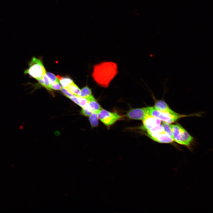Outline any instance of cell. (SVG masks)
Listing matches in <instances>:
<instances>
[{
    "instance_id": "obj_1",
    "label": "cell",
    "mask_w": 213,
    "mask_h": 213,
    "mask_svg": "<svg viewBox=\"0 0 213 213\" xmlns=\"http://www.w3.org/2000/svg\"><path fill=\"white\" fill-rule=\"evenodd\" d=\"M118 73V67L116 63L103 62L94 65L91 75L99 85L107 88Z\"/></svg>"
},
{
    "instance_id": "obj_2",
    "label": "cell",
    "mask_w": 213,
    "mask_h": 213,
    "mask_svg": "<svg viewBox=\"0 0 213 213\" xmlns=\"http://www.w3.org/2000/svg\"><path fill=\"white\" fill-rule=\"evenodd\" d=\"M28 67L25 70L24 73L25 75H28L31 78L38 80L46 73L42 62L40 59L32 57L28 62Z\"/></svg>"
},
{
    "instance_id": "obj_3",
    "label": "cell",
    "mask_w": 213,
    "mask_h": 213,
    "mask_svg": "<svg viewBox=\"0 0 213 213\" xmlns=\"http://www.w3.org/2000/svg\"><path fill=\"white\" fill-rule=\"evenodd\" d=\"M171 128L174 140L181 145L189 147L193 138L180 125H170Z\"/></svg>"
},
{
    "instance_id": "obj_4",
    "label": "cell",
    "mask_w": 213,
    "mask_h": 213,
    "mask_svg": "<svg viewBox=\"0 0 213 213\" xmlns=\"http://www.w3.org/2000/svg\"><path fill=\"white\" fill-rule=\"evenodd\" d=\"M149 115L169 124L175 122L180 118L186 116L179 114L175 112L170 113L160 111L154 107H149Z\"/></svg>"
},
{
    "instance_id": "obj_5",
    "label": "cell",
    "mask_w": 213,
    "mask_h": 213,
    "mask_svg": "<svg viewBox=\"0 0 213 213\" xmlns=\"http://www.w3.org/2000/svg\"><path fill=\"white\" fill-rule=\"evenodd\" d=\"M98 119L105 125L109 126L121 120L123 116L116 112H111L102 109L97 114Z\"/></svg>"
},
{
    "instance_id": "obj_6",
    "label": "cell",
    "mask_w": 213,
    "mask_h": 213,
    "mask_svg": "<svg viewBox=\"0 0 213 213\" xmlns=\"http://www.w3.org/2000/svg\"><path fill=\"white\" fill-rule=\"evenodd\" d=\"M148 115L149 107L131 109L128 112L125 116L130 119L142 120Z\"/></svg>"
},
{
    "instance_id": "obj_7",
    "label": "cell",
    "mask_w": 213,
    "mask_h": 213,
    "mask_svg": "<svg viewBox=\"0 0 213 213\" xmlns=\"http://www.w3.org/2000/svg\"><path fill=\"white\" fill-rule=\"evenodd\" d=\"M161 121L158 118L148 115L142 120L143 128L147 130H150L160 125Z\"/></svg>"
},
{
    "instance_id": "obj_8",
    "label": "cell",
    "mask_w": 213,
    "mask_h": 213,
    "mask_svg": "<svg viewBox=\"0 0 213 213\" xmlns=\"http://www.w3.org/2000/svg\"><path fill=\"white\" fill-rule=\"evenodd\" d=\"M149 137L153 140L162 143H169L174 141V139L169 136L165 132L153 134Z\"/></svg>"
},
{
    "instance_id": "obj_9",
    "label": "cell",
    "mask_w": 213,
    "mask_h": 213,
    "mask_svg": "<svg viewBox=\"0 0 213 213\" xmlns=\"http://www.w3.org/2000/svg\"><path fill=\"white\" fill-rule=\"evenodd\" d=\"M87 98L89 101L88 104L93 113L97 114L103 109L92 95Z\"/></svg>"
},
{
    "instance_id": "obj_10",
    "label": "cell",
    "mask_w": 213,
    "mask_h": 213,
    "mask_svg": "<svg viewBox=\"0 0 213 213\" xmlns=\"http://www.w3.org/2000/svg\"><path fill=\"white\" fill-rule=\"evenodd\" d=\"M154 107L157 110L160 111L170 113L175 112L170 108L166 103L162 100L157 101L155 104Z\"/></svg>"
},
{
    "instance_id": "obj_11",
    "label": "cell",
    "mask_w": 213,
    "mask_h": 213,
    "mask_svg": "<svg viewBox=\"0 0 213 213\" xmlns=\"http://www.w3.org/2000/svg\"><path fill=\"white\" fill-rule=\"evenodd\" d=\"M70 99L82 108L85 106L89 103L87 98L79 97L76 96Z\"/></svg>"
},
{
    "instance_id": "obj_12",
    "label": "cell",
    "mask_w": 213,
    "mask_h": 213,
    "mask_svg": "<svg viewBox=\"0 0 213 213\" xmlns=\"http://www.w3.org/2000/svg\"><path fill=\"white\" fill-rule=\"evenodd\" d=\"M65 88L76 96L80 94V90L74 82L68 85Z\"/></svg>"
},
{
    "instance_id": "obj_13",
    "label": "cell",
    "mask_w": 213,
    "mask_h": 213,
    "mask_svg": "<svg viewBox=\"0 0 213 213\" xmlns=\"http://www.w3.org/2000/svg\"><path fill=\"white\" fill-rule=\"evenodd\" d=\"M92 95L91 90L86 85L80 90V93L77 96L81 98H87Z\"/></svg>"
},
{
    "instance_id": "obj_14",
    "label": "cell",
    "mask_w": 213,
    "mask_h": 213,
    "mask_svg": "<svg viewBox=\"0 0 213 213\" xmlns=\"http://www.w3.org/2000/svg\"><path fill=\"white\" fill-rule=\"evenodd\" d=\"M38 83L50 91H51L50 87V83L49 79L46 73L45 75L41 78L38 80Z\"/></svg>"
},
{
    "instance_id": "obj_15",
    "label": "cell",
    "mask_w": 213,
    "mask_h": 213,
    "mask_svg": "<svg viewBox=\"0 0 213 213\" xmlns=\"http://www.w3.org/2000/svg\"><path fill=\"white\" fill-rule=\"evenodd\" d=\"M59 81L62 88H65L68 85L73 82L71 78L67 77H62L59 75L56 76Z\"/></svg>"
},
{
    "instance_id": "obj_16",
    "label": "cell",
    "mask_w": 213,
    "mask_h": 213,
    "mask_svg": "<svg viewBox=\"0 0 213 213\" xmlns=\"http://www.w3.org/2000/svg\"><path fill=\"white\" fill-rule=\"evenodd\" d=\"M89 120L92 127H95L98 126V117L97 114L95 113H93L89 116Z\"/></svg>"
},
{
    "instance_id": "obj_17",
    "label": "cell",
    "mask_w": 213,
    "mask_h": 213,
    "mask_svg": "<svg viewBox=\"0 0 213 213\" xmlns=\"http://www.w3.org/2000/svg\"><path fill=\"white\" fill-rule=\"evenodd\" d=\"M162 124L165 132L174 139L172 131L170 124L164 122Z\"/></svg>"
},
{
    "instance_id": "obj_18",
    "label": "cell",
    "mask_w": 213,
    "mask_h": 213,
    "mask_svg": "<svg viewBox=\"0 0 213 213\" xmlns=\"http://www.w3.org/2000/svg\"><path fill=\"white\" fill-rule=\"evenodd\" d=\"M93 113L88 104L85 107L82 108L81 111V114L86 117L90 116Z\"/></svg>"
},
{
    "instance_id": "obj_19",
    "label": "cell",
    "mask_w": 213,
    "mask_h": 213,
    "mask_svg": "<svg viewBox=\"0 0 213 213\" xmlns=\"http://www.w3.org/2000/svg\"><path fill=\"white\" fill-rule=\"evenodd\" d=\"M47 75L50 82V84H52L56 82H59V80L53 74L49 72H46Z\"/></svg>"
},
{
    "instance_id": "obj_20",
    "label": "cell",
    "mask_w": 213,
    "mask_h": 213,
    "mask_svg": "<svg viewBox=\"0 0 213 213\" xmlns=\"http://www.w3.org/2000/svg\"><path fill=\"white\" fill-rule=\"evenodd\" d=\"M62 93L67 97L69 99L75 96L69 92L66 89L62 88L60 90Z\"/></svg>"
},
{
    "instance_id": "obj_21",
    "label": "cell",
    "mask_w": 213,
    "mask_h": 213,
    "mask_svg": "<svg viewBox=\"0 0 213 213\" xmlns=\"http://www.w3.org/2000/svg\"><path fill=\"white\" fill-rule=\"evenodd\" d=\"M50 88L56 90H60L62 88L59 84V82H56L50 85Z\"/></svg>"
}]
</instances>
